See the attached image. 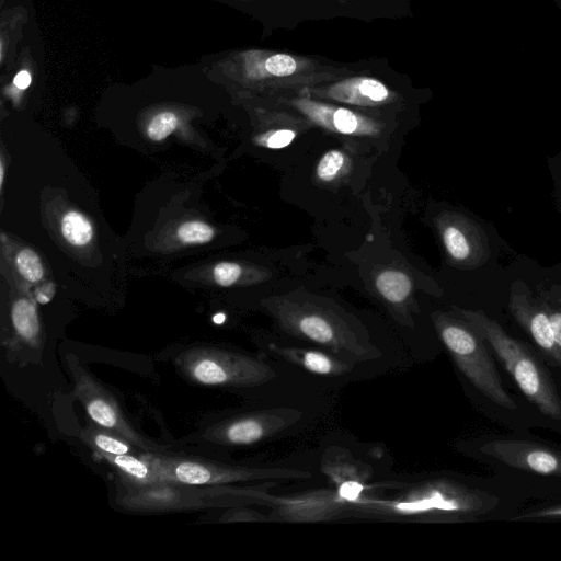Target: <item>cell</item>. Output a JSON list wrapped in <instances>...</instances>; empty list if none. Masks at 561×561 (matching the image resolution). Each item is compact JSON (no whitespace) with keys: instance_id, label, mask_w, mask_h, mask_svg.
<instances>
[{"instance_id":"obj_1","label":"cell","mask_w":561,"mask_h":561,"mask_svg":"<svg viewBox=\"0 0 561 561\" xmlns=\"http://www.w3.org/2000/svg\"><path fill=\"white\" fill-rule=\"evenodd\" d=\"M527 501L495 476L444 474L408 484L388 499L367 496L347 516L426 523L511 522Z\"/></svg>"},{"instance_id":"obj_2","label":"cell","mask_w":561,"mask_h":561,"mask_svg":"<svg viewBox=\"0 0 561 561\" xmlns=\"http://www.w3.org/2000/svg\"><path fill=\"white\" fill-rule=\"evenodd\" d=\"M456 448L527 500L561 501V445L519 431L463 438Z\"/></svg>"},{"instance_id":"obj_3","label":"cell","mask_w":561,"mask_h":561,"mask_svg":"<svg viewBox=\"0 0 561 561\" xmlns=\"http://www.w3.org/2000/svg\"><path fill=\"white\" fill-rule=\"evenodd\" d=\"M434 322L458 370L490 416L513 430H527L530 420L518 400L504 387L494 356L477 330L462 318L445 313H437Z\"/></svg>"},{"instance_id":"obj_4","label":"cell","mask_w":561,"mask_h":561,"mask_svg":"<svg viewBox=\"0 0 561 561\" xmlns=\"http://www.w3.org/2000/svg\"><path fill=\"white\" fill-rule=\"evenodd\" d=\"M454 311L482 336L543 425L561 433V393L540 353L510 335L481 310L454 307Z\"/></svg>"},{"instance_id":"obj_5","label":"cell","mask_w":561,"mask_h":561,"mask_svg":"<svg viewBox=\"0 0 561 561\" xmlns=\"http://www.w3.org/2000/svg\"><path fill=\"white\" fill-rule=\"evenodd\" d=\"M240 71L247 85L278 103L307 89L353 73L347 65L266 49L243 53Z\"/></svg>"},{"instance_id":"obj_6","label":"cell","mask_w":561,"mask_h":561,"mask_svg":"<svg viewBox=\"0 0 561 561\" xmlns=\"http://www.w3.org/2000/svg\"><path fill=\"white\" fill-rule=\"evenodd\" d=\"M142 456L151 463L159 482L187 486H220L250 481L278 483L311 477L308 471L288 467H245L154 454Z\"/></svg>"},{"instance_id":"obj_7","label":"cell","mask_w":561,"mask_h":561,"mask_svg":"<svg viewBox=\"0 0 561 561\" xmlns=\"http://www.w3.org/2000/svg\"><path fill=\"white\" fill-rule=\"evenodd\" d=\"M175 363L188 380L207 387H256L276 378L266 362L219 348H191L181 353Z\"/></svg>"},{"instance_id":"obj_8","label":"cell","mask_w":561,"mask_h":561,"mask_svg":"<svg viewBox=\"0 0 561 561\" xmlns=\"http://www.w3.org/2000/svg\"><path fill=\"white\" fill-rule=\"evenodd\" d=\"M278 319L288 333L322 346L342 359L356 364L381 356L366 334L358 332L340 317L317 309L299 308L280 311Z\"/></svg>"},{"instance_id":"obj_9","label":"cell","mask_w":561,"mask_h":561,"mask_svg":"<svg viewBox=\"0 0 561 561\" xmlns=\"http://www.w3.org/2000/svg\"><path fill=\"white\" fill-rule=\"evenodd\" d=\"M301 415V411L284 407L252 411L216 423L203 437L225 447L251 446L286 432Z\"/></svg>"},{"instance_id":"obj_10","label":"cell","mask_w":561,"mask_h":561,"mask_svg":"<svg viewBox=\"0 0 561 561\" xmlns=\"http://www.w3.org/2000/svg\"><path fill=\"white\" fill-rule=\"evenodd\" d=\"M71 373L75 394L94 424L123 436L137 448H151L129 424L115 397L106 388L80 365L72 364Z\"/></svg>"},{"instance_id":"obj_11","label":"cell","mask_w":561,"mask_h":561,"mask_svg":"<svg viewBox=\"0 0 561 561\" xmlns=\"http://www.w3.org/2000/svg\"><path fill=\"white\" fill-rule=\"evenodd\" d=\"M215 496L208 490H196L193 486L158 482L145 486H133L124 483L117 496L118 504L133 512H169L187 508L218 506L211 501Z\"/></svg>"},{"instance_id":"obj_12","label":"cell","mask_w":561,"mask_h":561,"mask_svg":"<svg viewBox=\"0 0 561 561\" xmlns=\"http://www.w3.org/2000/svg\"><path fill=\"white\" fill-rule=\"evenodd\" d=\"M279 104L294 108L320 127L342 135L370 136L381 127L377 119L368 115L316 99L306 90Z\"/></svg>"},{"instance_id":"obj_13","label":"cell","mask_w":561,"mask_h":561,"mask_svg":"<svg viewBox=\"0 0 561 561\" xmlns=\"http://www.w3.org/2000/svg\"><path fill=\"white\" fill-rule=\"evenodd\" d=\"M352 75L306 91L322 101H334L358 107H381L397 102L398 94L383 81L369 76Z\"/></svg>"},{"instance_id":"obj_14","label":"cell","mask_w":561,"mask_h":561,"mask_svg":"<svg viewBox=\"0 0 561 561\" xmlns=\"http://www.w3.org/2000/svg\"><path fill=\"white\" fill-rule=\"evenodd\" d=\"M271 520L321 522L346 515L350 503L336 489L318 490L285 497L272 495Z\"/></svg>"},{"instance_id":"obj_15","label":"cell","mask_w":561,"mask_h":561,"mask_svg":"<svg viewBox=\"0 0 561 561\" xmlns=\"http://www.w3.org/2000/svg\"><path fill=\"white\" fill-rule=\"evenodd\" d=\"M508 307L547 364L561 371V351L556 343L545 302H537L529 294L513 290Z\"/></svg>"},{"instance_id":"obj_16","label":"cell","mask_w":561,"mask_h":561,"mask_svg":"<svg viewBox=\"0 0 561 561\" xmlns=\"http://www.w3.org/2000/svg\"><path fill=\"white\" fill-rule=\"evenodd\" d=\"M442 239L449 257L458 263L477 266L490 256L484 231L466 218L447 221L442 228Z\"/></svg>"},{"instance_id":"obj_17","label":"cell","mask_w":561,"mask_h":561,"mask_svg":"<svg viewBox=\"0 0 561 561\" xmlns=\"http://www.w3.org/2000/svg\"><path fill=\"white\" fill-rule=\"evenodd\" d=\"M268 351L283 360L312 374L322 376H343L351 373L355 363L342 359L330 352L286 346L272 343Z\"/></svg>"},{"instance_id":"obj_18","label":"cell","mask_w":561,"mask_h":561,"mask_svg":"<svg viewBox=\"0 0 561 561\" xmlns=\"http://www.w3.org/2000/svg\"><path fill=\"white\" fill-rule=\"evenodd\" d=\"M106 460L122 476L124 482L133 486L158 483V477L151 463L141 455H98Z\"/></svg>"},{"instance_id":"obj_19","label":"cell","mask_w":561,"mask_h":561,"mask_svg":"<svg viewBox=\"0 0 561 561\" xmlns=\"http://www.w3.org/2000/svg\"><path fill=\"white\" fill-rule=\"evenodd\" d=\"M10 316L18 339L31 347H36L41 324L35 305L26 298H20L12 305Z\"/></svg>"},{"instance_id":"obj_20","label":"cell","mask_w":561,"mask_h":561,"mask_svg":"<svg viewBox=\"0 0 561 561\" xmlns=\"http://www.w3.org/2000/svg\"><path fill=\"white\" fill-rule=\"evenodd\" d=\"M82 437L96 451V455L130 454L135 447L123 436L96 424H90L82 433Z\"/></svg>"},{"instance_id":"obj_21","label":"cell","mask_w":561,"mask_h":561,"mask_svg":"<svg viewBox=\"0 0 561 561\" xmlns=\"http://www.w3.org/2000/svg\"><path fill=\"white\" fill-rule=\"evenodd\" d=\"M376 287L387 301L398 305L409 297L412 283L405 273L397 270H387L377 276Z\"/></svg>"},{"instance_id":"obj_22","label":"cell","mask_w":561,"mask_h":561,"mask_svg":"<svg viewBox=\"0 0 561 561\" xmlns=\"http://www.w3.org/2000/svg\"><path fill=\"white\" fill-rule=\"evenodd\" d=\"M60 231L64 239L73 247H84L93 238L91 221L77 210L65 213L60 220Z\"/></svg>"},{"instance_id":"obj_23","label":"cell","mask_w":561,"mask_h":561,"mask_svg":"<svg viewBox=\"0 0 561 561\" xmlns=\"http://www.w3.org/2000/svg\"><path fill=\"white\" fill-rule=\"evenodd\" d=\"M511 522H561V501L538 502L526 506Z\"/></svg>"},{"instance_id":"obj_24","label":"cell","mask_w":561,"mask_h":561,"mask_svg":"<svg viewBox=\"0 0 561 561\" xmlns=\"http://www.w3.org/2000/svg\"><path fill=\"white\" fill-rule=\"evenodd\" d=\"M214 236L213 227L201 220L185 221L176 230L178 239L185 244L207 243Z\"/></svg>"},{"instance_id":"obj_25","label":"cell","mask_w":561,"mask_h":561,"mask_svg":"<svg viewBox=\"0 0 561 561\" xmlns=\"http://www.w3.org/2000/svg\"><path fill=\"white\" fill-rule=\"evenodd\" d=\"M19 273L30 283H37L44 276V266L37 253L28 248L22 249L15 257Z\"/></svg>"},{"instance_id":"obj_26","label":"cell","mask_w":561,"mask_h":561,"mask_svg":"<svg viewBox=\"0 0 561 561\" xmlns=\"http://www.w3.org/2000/svg\"><path fill=\"white\" fill-rule=\"evenodd\" d=\"M345 161L346 158L342 151L337 149L329 150L317 164L316 173L318 179L324 182L333 181L342 171Z\"/></svg>"},{"instance_id":"obj_27","label":"cell","mask_w":561,"mask_h":561,"mask_svg":"<svg viewBox=\"0 0 561 561\" xmlns=\"http://www.w3.org/2000/svg\"><path fill=\"white\" fill-rule=\"evenodd\" d=\"M178 126V117L172 112L157 114L147 126V136L153 141H162Z\"/></svg>"},{"instance_id":"obj_28","label":"cell","mask_w":561,"mask_h":561,"mask_svg":"<svg viewBox=\"0 0 561 561\" xmlns=\"http://www.w3.org/2000/svg\"><path fill=\"white\" fill-rule=\"evenodd\" d=\"M241 273V266L234 262H219L213 268V277L215 282L224 287H228L237 283Z\"/></svg>"},{"instance_id":"obj_29","label":"cell","mask_w":561,"mask_h":561,"mask_svg":"<svg viewBox=\"0 0 561 561\" xmlns=\"http://www.w3.org/2000/svg\"><path fill=\"white\" fill-rule=\"evenodd\" d=\"M296 137V131L289 128H278L261 137L262 144L271 149L287 147Z\"/></svg>"},{"instance_id":"obj_30","label":"cell","mask_w":561,"mask_h":561,"mask_svg":"<svg viewBox=\"0 0 561 561\" xmlns=\"http://www.w3.org/2000/svg\"><path fill=\"white\" fill-rule=\"evenodd\" d=\"M271 520L270 516L264 515L254 510L244 508V507H236L229 510L225 513L220 522H268Z\"/></svg>"},{"instance_id":"obj_31","label":"cell","mask_w":561,"mask_h":561,"mask_svg":"<svg viewBox=\"0 0 561 561\" xmlns=\"http://www.w3.org/2000/svg\"><path fill=\"white\" fill-rule=\"evenodd\" d=\"M546 308L550 318L556 343L561 351V293L558 297L557 306L546 304Z\"/></svg>"},{"instance_id":"obj_32","label":"cell","mask_w":561,"mask_h":561,"mask_svg":"<svg viewBox=\"0 0 561 561\" xmlns=\"http://www.w3.org/2000/svg\"><path fill=\"white\" fill-rule=\"evenodd\" d=\"M13 82L19 89H25L31 83V76L26 70H22L15 76Z\"/></svg>"},{"instance_id":"obj_33","label":"cell","mask_w":561,"mask_h":561,"mask_svg":"<svg viewBox=\"0 0 561 561\" xmlns=\"http://www.w3.org/2000/svg\"><path fill=\"white\" fill-rule=\"evenodd\" d=\"M0 172H1L0 183H1V186H2L3 181H4V165H3V161H1Z\"/></svg>"},{"instance_id":"obj_34","label":"cell","mask_w":561,"mask_h":561,"mask_svg":"<svg viewBox=\"0 0 561 561\" xmlns=\"http://www.w3.org/2000/svg\"><path fill=\"white\" fill-rule=\"evenodd\" d=\"M224 319H225L224 314H217V316L214 317V321L216 323L222 322Z\"/></svg>"},{"instance_id":"obj_35","label":"cell","mask_w":561,"mask_h":561,"mask_svg":"<svg viewBox=\"0 0 561 561\" xmlns=\"http://www.w3.org/2000/svg\"><path fill=\"white\" fill-rule=\"evenodd\" d=\"M337 1H340V2H346V1H348V0H337Z\"/></svg>"}]
</instances>
